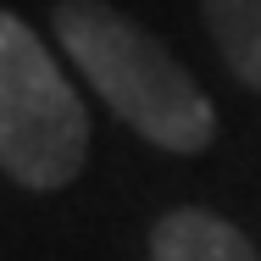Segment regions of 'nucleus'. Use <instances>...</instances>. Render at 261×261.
Listing matches in <instances>:
<instances>
[{"label":"nucleus","mask_w":261,"mask_h":261,"mask_svg":"<svg viewBox=\"0 0 261 261\" xmlns=\"http://www.w3.org/2000/svg\"><path fill=\"white\" fill-rule=\"evenodd\" d=\"M50 22L67 61L139 139L172 156H200L217 139V111L206 89L145 22H134L111 0H56Z\"/></svg>","instance_id":"1"},{"label":"nucleus","mask_w":261,"mask_h":261,"mask_svg":"<svg viewBox=\"0 0 261 261\" xmlns=\"http://www.w3.org/2000/svg\"><path fill=\"white\" fill-rule=\"evenodd\" d=\"M89 161V111L72 95L45 39L6 11L0 17V167L22 189H67Z\"/></svg>","instance_id":"2"},{"label":"nucleus","mask_w":261,"mask_h":261,"mask_svg":"<svg viewBox=\"0 0 261 261\" xmlns=\"http://www.w3.org/2000/svg\"><path fill=\"white\" fill-rule=\"evenodd\" d=\"M150 261H261V256L228 217L178 206L150 228Z\"/></svg>","instance_id":"3"},{"label":"nucleus","mask_w":261,"mask_h":261,"mask_svg":"<svg viewBox=\"0 0 261 261\" xmlns=\"http://www.w3.org/2000/svg\"><path fill=\"white\" fill-rule=\"evenodd\" d=\"M200 17H206L228 72L261 95V0H200Z\"/></svg>","instance_id":"4"}]
</instances>
